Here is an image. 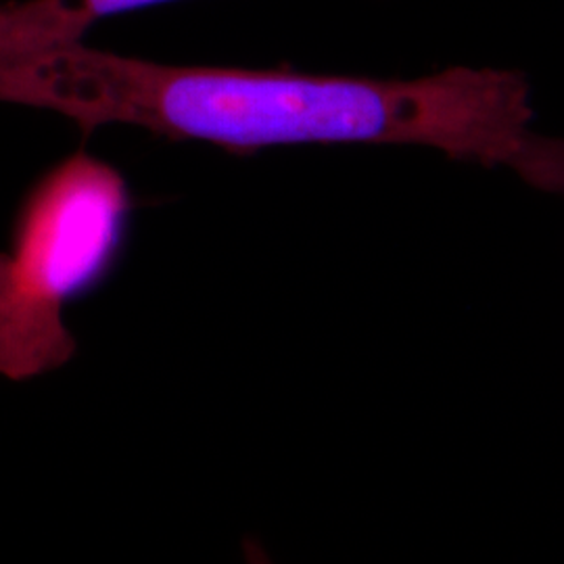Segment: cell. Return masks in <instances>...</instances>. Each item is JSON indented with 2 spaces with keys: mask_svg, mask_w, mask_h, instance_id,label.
I'll use <instances>...</instances> for the list:
<instances>
[{
  "mask_svg": "<svg viewBox=\"0 0 564 564\" xmlns=\"http://www.w3.org/2000/svg\"><path fill=\"white\" fill-rule=\"evenodd\" d=\"M178 0H9L0 2V67L84 41L102 20Z\"/></svg>",
  "mask_w": 564,
  "mask_h": 564,
  "instance_id": "3957f363",
  "label": "cell"
},
{
  "mask_svg": "<svg viewBox=\"0 0 564 564\" xmlns=\"http://www.w3.org/2000/svg\"><path fill=\"white\" fill-rule=\"evenodd\" d=\"M0 102L55 111L88 137L137 126L235 155L297 144H414L449 160L505 165L533 118L519 69L447 67L400 80L167 65L76 42L0 67Z\"/></svg>",
  "mask_w": 564,
  "mask_h": 564,
  "instance_id": "6da1fadb",
  "label": "cell"
},
{
  "mask_svg": "<svg viewBox=\"0 0 564 564\" xmlns=\"http://www.w3.org/2000/svg\"><path fill=\"white\" fill-rule=\"evenodd\" d=\"M506 167L527 186L564 197V139L544 137L529 128Z\"/></svg>",
  "mask_w": 564,
  "mask_h": 564,
  "instance_id": "277c9868",
  "label": "cell"
},
{
  "mask_svg": "<svg viewBox=\"0 0 564 564\" xmlns=\"http://www.w3.org/2000/svg\"><path fill=\"white\" fill-rule=\"evenodd\" d=\"M134 205L120 170L86 151L30 186L0 251V377L30 381L76 356L65 310L118 268Z\"/></svg>",
  "mask_w": 564,
  "mask_h": 564,
  "instance_id": "7a4b0ae2",
  "label": "cell"
}]
</instances>
